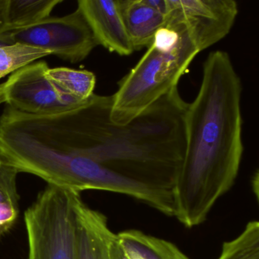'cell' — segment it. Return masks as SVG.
Listing matches in <instances>:
<instances>
[{
  "label": "cell",
  "instance_id": "cell-1",
  "mask_svg": "<svg viewBox=\"0 0 259 259\" xmlns=\"http://www.w3.org/2000/svg\"><path fill=\"white\" fill-rule=\"evenodd\" d=\"M242 84L230 55L210 53L199 90L188 104L184 157L172 188L174 216L192 228L234 184L243 155Z\"/></svg>",
  "mask_w": 259,
  "mask_h": 259
},
{
  "label": "cell",
  "instance_id": "cell-2",
  "mask_svg": "<svg viewBox=\"0 0 259 259\" xmlns=\"http://www.w3.org/2000/svg\"><path fill=\"white\" fill-rule=\"evenodd\" d=\"M137 64L118 83L110 119L125 125L176 89L199 54L184 24L168 17Z\"/></svg>",
  "mask_w": 259,
  "mask_h": 259
},
{
  "label": "cell",
  "instance_id": "cell-3",
  "mask_svg": "<svg viewBox=\"0 0 259 259\" xmlns=\"http://www.w3.org/2000/svg\"><path fill=\"white\" fill-rule=\"evenodd\" d=\"M78 195L48 185L27 209L28 259H78Z\"/></svg>",
  "mask_w": 259,
  "mask_h": 259
},
{
  "label": "cell",
  "instance_id": "cell-4",
  "mask_svg": "<svg viewBox=\"0 0 259 259\" xmlns=\"http://www.w3.org/2000/svg\"><path fill=\"white\" fill-rule=\"evenodd\" d=\"M8 34L13 44L51 52L71 63L85 60L98 45L79 9L63 17H50Z\"/></svg>",
  "mask_w": 259,
  "mask_h": 259
},
{
  "label": "cell",
  "instance_id": "cell-5",
  "mask_svg": "<svg viewBox=\"0 0 259 259\" xmlns=\"http://www.w3.org/2000/svg\"><path fill=\"white\" fill-rule=\"evenodd\" d=\"M48 69V63L40 61L15 71L0 84L4 103L31 115L54 114L79 105L66 101L54 89L46 76Z\"/></svg>",
  "mask_w": 259,
  "mask_h": 259
},
{
  "label": "cell",
  "instance_id": "cell-6",
  "mask_svg": "<svg viewBox=\"0 0 259 259\" xmlns=\"http://www.w3.org/2000/svg\"><path fill=\"white\" fill-rule=\"evenodd\" d=\"M168 17L184 24L199 52L228 35L238 16L234 0H168Z\"/></svg>",
  "mask_w": 259,
  "mask_h": 259
},
{
  "label": "cell",
  "instance_id": "cell-7",
  "mask_svg": "<svg viewBox=\"0 0 259 259\" xmlns=\"http://www.w3.org/2000/svg\"><path fill=\"white\" fill-rule=\"evenodd\" d=\"M78 8L85 18L98 45L122 57L135 52L119 0H78Z\"/></svg>",
  "mask_w": 259,
  "mask_h": 259
},
{
  "label": "cell",
  "instance_id": "cell-8",
  "mask_svg": "<svg viewBox=\"0 0 259 259\" xmlns=\"http://www.w3.org/2000/svg\"><path fill=\"white\" fill-rule=\"evenodd\" d=\"M78 227V259H110V247L116 233L107 218L87 205L78 195L75 201Z\"/></svg>",
  "mask_w": 259,
  "mask_h": 259
},
{
  "label": "cell",
  "instance_id": "cell-9",
  "mask_svg": "<svg viewBox=\"0 0 259 259\" xmlns=\"http://www.w3.org/2000/svg\"><path fill=\"white\" fill-rule=\"evenodd\" d=\"M110 259H189L175 244L138 230L115 234Z\"/></svg>",
  "mask_w": 259,
  "mask_h": 259
},
{
  "label": "cell",
  "instance_id": "cell-10",
  "mask_svg": "<svg viewBox=\"0 0 259 259\" xmlns=\"http://www.w3.org/2000/svg\"><path fill=\"white\" fill-rule=\"evenodd\" d=\"M119 4L135 51L149 48L157 31L167 23V18L145 0H119Z\"/></svg>",
  "mask_w": 259,
  "mask_h": 259
},
{
  "label": "cell",
  "instance_id": "cell-11",
  "mask_svg": "<svg viewBox=\"0 0 259 259\" xmlns=\"http://www.w3.org/2000/svg\"><path fill=\"white\" fill-rule=\"evenodd\" d=\"M46 76L59 94L72 104H81L95 94L96 76L90 71L49 68Z\"/></svg>",
  "mask_w": 259,
  "mask_h": 259
},
{
  "label": "cell",
  "instance_id": "cell-12",
  "mask_svg": "<svg viewBox=\"0 0 259 259\" xmlns=\"http://www.w3.org/2000/svg\"><path fill=\"white\" fill-rule=\"evenodd\" d=\"M63 0H8L6 33L26 28L51 16Z\"/></svg>",
  "mask_w": 259,
  "mask_h": 259
},
{
  "label": "cell",
  "instance_id": "cell-13",
  "mask_svg": "<svg viewBox=\"0 0 259 259\" xmlns=\"http://www.w3.org/2000/svg\"><path fill=\"white\" fill-rule=\"evenodd\" d=\"M217 259H259L258 221H249L240 234L224 242Z\"/></svg>",
  "mask_w": 259,
  "mask_h": 259
},
{
  "label": "cell",
  "instance_id": "cell-14",
  "mask_svg": "<svg viewBox=\"0 0 259 259\" xmlns=\"http://www.w3.org/2000/svg\"><path fill=\"white\" fill-rule=\"evenodd\" d=\"M48 51L26 45H0V79L22 66L51 56Z\"/></svg>",
  "mask_w": 259,
  "mask_h": 259
},
{
  "label": "cell",
  "instance_id": "cell-15",
  "mask_svg": "<svg viewBox=\"0 0 259 259\" xmlns=\"http://www.w3.org/2000/svg\"><path fill=\"white\" fill-rule=\"evenodd\" d=\"M19 170L14 166L0 160V204L19 207L17 189Z\"/></svg>",
  "mask_w": 259,
  "mask_h": 259
},
{
  "label": "cell",
  "instance_id": "cell-16",
  "mask_svg": "<svg viewBox=\"0 0 259 259\" xmlns=\"http://www.w3.org/2000/svg\"><path fill=\"white\" fill-rule=\"evenodd\" d=\"M19 215V207L0 204V238L14 227Z\"/></svg>",
  "mask_w": 259,
  "mask_h": 259
},
{
  "label": "cell",
  "instance_id": "cell-17",
  "mask_svg": "<svg viewBox=\"0 0 259 259\" xmlns=\"http://www.w3.org/2000/svg\"><path fill=\"white\" fill-rule=\"evenodd\" d=\"M8 0H0V36L6 34L7 25Z\"/></svg>",
  "mask_w": 259,
  "mask_h": 259
},
{
  "label": "cell",
  "instance_id": "cell-18",
  "mask_svg": "<svg viewBox=\"0 0 259 259\" xmlns=\"http://www.w3.org/2000/svg\"><path fill=\"white\" fill-rule=\"evenodd\" d=\"M258 185H259V174L258 171H256L254 175L253 176L251 180V186H252L253 192L255 193L256 198H258Z\"/></svg>",
  "mask_w": 259,
  "mask_h": 259
},
{
  "label": "cell",
  "instance_id": "cell-19",
  "mask_svg": "<svg viewBox=\"0 0 259 259\" xmlns=\"http://www.w3.org/2000/svg\"><path fill=\"white\" fill-rule=\"evenodd\" d=\"M14 45L12 41L11 38L8 34H3L2 36H0V45Z\"/></svg>",
  "mask_w": 259,
  "mask_h": 259
},
{
  "label": "cell",
  "instance_id": "cell-20",
  "mask_svg": "<svg viewBox=\"0 0 259 259\" xmlns=\"http://www.w3.org/2000/svg\"><path fill=\"white\" fill-rule=\"evenodd\" d=\"M4 103V100H3L2 94H1V89H0V104Z\"/></svg>",
  "mask_w": 259,
  "mask_h": 259
}]
</instances>
